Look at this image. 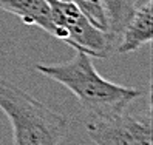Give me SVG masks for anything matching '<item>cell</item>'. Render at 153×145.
Wrapping results in <instances>:
<instances>
[{
  "mask_svg": "<svg viewBox=\"0 0 153 145\" xmlns=\"http://www.w3.org/2000/svg\"><path fill=\"white\" fill-rule=\"evenodd\" d=\"M153 40V2L147 0L141 6H134V11L125 23L116 43V53L128 54Z\"/></svg>",
  "mask_w": 153,
  "mask_h": 145,
  "instance_id": "cell-5",
  "label": "cell"
},
{
  "mask_svg": "<svg viewBox=\"0 0 153 145\" xmlns=\"http://www.w3.org/2000/svg\"><path fill=\"white\" fill-rule=\"evenodd\" d=\"M101 3L105 13L107 31L119 40L125 23L134 11L136 0H101Z\"/></svg>",
  "mask_w": 153,
  "mask_h": 145,
  "instance_id": "cell-7",
  "label": "cell"
},
{
  "mask_svg": "<svg viewBox=\"0 0 153 145\" xmlns=\"http://www.w3.org/2000/svg\"><path fill=\"white\" fill-rule=\"evenodd\" d=\"M68 2H73L74 5H77L79 10L82 11L97 28L107 31V20H105V13H104L101 0H68Z\"/></svg>",
  "mask_w": 153,
  "mask_h": 145,
  "instance_id": "cell-8",
  "label": "cell"
},
{
  "mask_svg": "<svg viewBox=\"0 0 153 145\" xmlns=\"http://www.w3.org/2000/svg\"><path fill=\"white\" fill-rule=\"evenodd\" d=\"M0 10L19 17L26 25L39 26L53 36L54 25L48 0H0Z\"/></svg>",
  "mask_w": 153,
  "mask_h": 145,
  "instance_id": "cell-6",
  "label": "cell"
},
{
  "mask_svg": "<svg viewBox=\"0 0 153 145\" xmlns=\"http://www.w3.org/2000/svg\"><path fill=\"white\" fill-rule=\"evenodd\" d=\"M87 134L96 145H152V117L127 111L88 119Z\"/></svg>",
  "mask_w": 153,
  "mask_h": 145,
  "instance_id": "cell-4",
  "label": "cell"
},
{
  "mask_svg": "<svg viewBox=\"0 0 153 145\" xmlns=\"http://www.w3.org/2000/svg\"><path fill=\"white\" fill-rule=\"evenodd\" d=\"M74 57L56 65L36 63L34 70L42 76L59 82L76 96L88 119L107 117L124 111L142 91L133 87H124L99 76L91 56L74 50Z\"/></svg>",
  "mask_w": 153,
  "mask_h": 145,
  "instance_id": "cell-1",
  "label": "cell"
},
{
  "mask_svg": "<svg viewBox=\"0 0 153 145\" xmlns=\"http://www.w3.org/2000/svg\"><path fill=\"white\" fill-rule=\"evenodd\" d=\"M54 25L53 37L91 57H108L116 50L118 39L97 26L68 0H48Z\"/></svg>",
  "mask_w": 153,
  "mask_h": 145,
  "instance_id": "cell-3",
  "label": "cell"
},
{
  "mask_svg": "<svg viewBox=\"0 0 153 145\" xmlns=\"http://www.w3.org/2000/svg\"><path fill=\"white\" fill-rule=\"evenodd\" d=\"M0 110L13 127V145H60L68 117L0 77Z\"/></svg>",
  "mask_w": 153,
  "mask_h": 145,
  "instance_id": "cell-2",
  "label": "cell"
}]
</instances>
